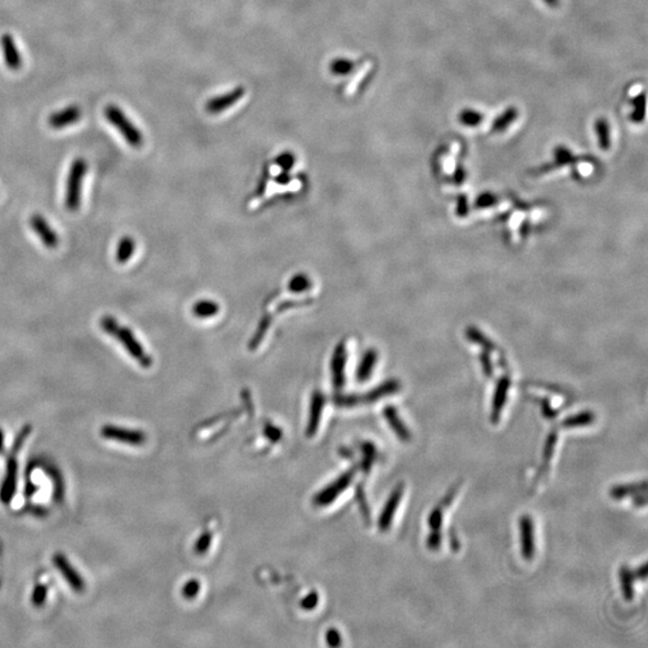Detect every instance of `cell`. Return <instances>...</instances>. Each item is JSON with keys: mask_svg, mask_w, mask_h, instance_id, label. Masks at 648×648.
I'll use <instances>...</instances> for the list:
<instances>
[{"mask_svg": "<svg viewBox=\"0 0 648 648\" xmlns=\"http://www.w3.org/2000/svg\"><path fill=\"white\" fill-rule=\"evenodd\" d=\"M100 327L108 335L113 336L122 344L125 351L134 358L143 368H151L153 365L151 357L146 352L142 344L137 340L130 328L119 324L118 320L113 316L106 315L100 320Z\"/></svg>", "mask_w": 648, "mask_h": 648, "instance_id": "obj_1", "label": "cell"}, {"mask_svg": "<svg viewBox=\"0 0 648 648\" xmlns=\"http://www.w3.org/2000/svg\"><path fill=\"white\" fill-rule=\"evenodd\" d=\"M88 163L84 158H77L72 162L67 174L65 207L69 212L75 213L81 207L83 183L87 174Z\"/></svg>", "mask_w": 648, "mask_h": 648, "instance_id": "obj_2", "label": "cell"}, {"mask_svg": "<svg viewBox=\"0 0 648 648\" xmlns=\"http://www.w3.org/2000/svg\"><path fill=\"white\" fill-rule=\"evenodd\" d=\"M103 115L106 117L107 122L112 124L122 134L129 146L134 148H141L143 146L144 139L142 132L130 119L127 118L122 108L115 105H108L105 108Z\"/></svg>", "mask_w": 648, "mask_h": 648, "instance_id": "obj_3", "label": "cell"}, {"mask_svg": "<svg viewBox=\"0 0 648 648\" xmlns=\"http://www.w3.org/2000/svg\"><path fill=\"white\" fill-rule=\"evenodd\" d=\"M400 382L396 380H389L384 383L381 384L371 391H369L364 395H341L336 396L335 403L340 407H353L360 403H374L378 400L382 399L384 396L395 394L399 391Z\"/></svg>", "mask_w": 648, "mask_h": 648, "instance_id": "obj_4", "label": "cell"}, {"mask_svg": "<svg viewBox=\"0 0 648 648\" xmlns=\"http://www.w3.org/2000/svg\"><path fill=\"white\" fill-rule=\"evenodd\" d=\"M356 475V470H349L345 472L344 475L336 479L335 482L327 486L325 489L320 491L313 498V503L318 507H327L334 502L344 492L348 486L351 485Z\"/></svg>", "mask_w": 648, "mask_h": 648, "instance_id": "obj_5", "label": "cell"}, {"mask_svg": "<svg viewBox=\"0 0 648 648\" xmlns=\"http://www.w3.org/2000/svg\"><path fill=\"white\" fill-rule=\"evenodd\" d=\"M100 434L103 435V439L131 444V446H141L146 441V435L143 431L130 430V429H123V427H115V425H105L100 430Z\"/></svg>", "mask_w": 648, "mask_h": 648, "instance_id": "obj_6", "label": "cell"}, {"mask_svg": "<svg viewBox=\"0 0 648 648\" xmlns=\"http://www.w3.org/2000/svg\"><path fill=\"white\" fill-rule=\"evenodd\" d=\"M30 227L35 232L36 236L39 237L41 243L44 244L45 248L50 250H54L59 245V237L54 228H52L50 222L42 216L41 214H33L32 218L29 220Z\"/></svg>", "mask_w": 648, "mask_h": 648, "instance_id": "obj_7", "label": "cell"}, {"mask_svg": "<svg viewBox=\"0 0 648 648\" xmlns=\"http://www.w3.org/2000/svg\"><path fill=\"white\" fill-rule=\"evenodd\" d=\"M53 563L56 565L57 569L63 575L64 579L66 580L69 586L71 587L75 592L82 593L86 589V582L83 577H81L77 570L74 568V565L69 562L66 556L63 553L57 552L53 556Z\"/></svg>", "mask_w": 648, "mask_h": 648, "instance_id": "obj_8", "label": "cell"}, {"mask_svg": "<svg viewBox=\"0 0 648 648\" xmlns=\"http://www.w3.org/2000/svg\"><path fill=\"white\" fill-rule=\"evenodd\" d=\"M17 475H18V463L15 458V455L12 454L8 458L5 477L0 486V502L5 506L11 503L12 498L16 492Z\"/></svg>", "mask_w": 648, "mask_h": 648, "instance_id": "obj_9", "label": "cell"}, {"mask_svg": "<svg viewBox=\"0 0 648 648\" xmlns=\"http://www.w3.org/2000/svg\"><path fill=\"white\" fill-rule=\"evenodd\" d=\"M403 490H405V486H403V484H399L393 490L390 496L387 499V502L384 504L380 519H378V528L382 532H386V531L390 528L391 522H393L394 516H395L396 509H398V507L400 506V502L403 499Z\"/></svg>", "mask_w": 648, "mask_h": 648, "instance_id": "obj_10", "label": "cell"}, {"mask_svg": "<svg viewBox=\"0 0 648 648\" xmlns=\"http://www.w3.org/2000/svg\"><path fill=\"white\" fill-rule=\"evenodd\" d=\"M520 543H521L522 557L531 561L536 556V538H534V525L528 515H523L520 519Z\"/></svg>", "mask_w": 648, "mask_h": 648, "instance_id": "obj_11", "label": "cell"}, {"mask_svg": "<svg viewBox=\"0 0 648 648\" xmlns=\"http://www.w3.org/2000/svg\"><path fill=\"white\" fill-rule=\"evenodd\" d=\"M244 96H245L244 88L238 87L233 91L226 93V94L212 98L207 103V112L210 115H220L222 112H225L226 110H228L229 107L236 105Z\"/></svg>", "mask_w": 648, "mask_h": 648, "instance_id": "obj_12", "label": "cell"}, {"mask_svg": "<svg viewBox=\"0 0 648 648\" xmlns=\"http://www.w3.org/2000/svg\"><path fill=\"white\" fill-rule=\"evenodd\" d=\"M82 117V111L79 106L71 105V106L65 107L60 111L54 112L48 117V125L54 129L60 130L64 127H70L72 124H76Z\"/></svg>", "mask_w": 648, "mask_h": 648, "instance_id": "obj_13", "label": "cell"}, {"mask_svg": "<svg viewBox=\"0 0 648 648\" xmlns=\"http://www.w3.org/2000/svg\"><path fill=\"white\" fill-rule=\"evenodd\" d=\"M346 360H347L346 347L344 344H339L336 346L332 358V384L337 390L342 389L346 382V376H345Z\"/></svg>", "mask_w": 648, "mask_h": 648, "instance_id": "obj_14", "label": "cell"}, {"mask_svg": "<svg viewBox=\"0 0 648 648\" xmlns=\"http://www.w3.org/2000/svg\"><path fill=\"white\" fill-rule=\"evenodd\" d=\"M510 389V380L508 376H503L499 378L494 390V400H492V407H491V423L497 424L498 420L501 418L503 407L507 403L508 393Z\"/></svg>", "mask_w": 648, "mask_h": 648, "instance_id": "obj_15", "label": "cell"}, {"mask_svg": "<svg viewBox=\"0 0 648 648\" xmlns=\"http://www.w3.org/2000/svg\"><path fill=\"white\" fill-rule=\"evenodd\" d=\"M0 46H1V51H3L5 65L10 70H13V71L18 70L22 66V57H21L20 51L17 48L15 39L10 34H4L0 39Z\"/></svg>", "mask_w": 648, "mask_h": 648, "instance_id": "obj_16", "label": "cell"}, {"mask_svg": "<svg viewBox=\"0 0 648 648\" xmlns=\"http://www.w3.org/2000/svg\"><path fill=\"white\" fill-rule=\"evenodd\" d=\"M324 403L325 399L320 391L316 390L311 396V405H310V413H308V427H306V435L308 437H313L318 430L320 427V418L323 413Z\"/></svg>", "mask_w": 648, "mask_h": 648, "instance_id": "obj_17", "label": "cell"}, {"mask_svg": "<svg viewBox=\"0 0 648 648\" xmlns=\"http://www.w3.org/2000/svg\"><path fill=\"white\" fill-rule=\"evenodd\" d=\"M383 415L387 423L390 425L391 430L394 431L395 435L398 436V439L403 442H410L412 439L411 431L408 430V427L400 418L396 408L394 406H386Z\"/></svg>", "mask_w": 648, "mask_h": 648, "instance_id": "obj_18", "label": "cell"}, {"mask_svg": "<svg viewBox=\"0 0 648 648\" xmlns=\"http://www.w3.org/2000/svg\"><path fill=\"white\" fill-rule=\"evenodd\" d=\"M377 359H378V354L376 352V349H369L368 352L364 354L357 369V380L359 382H366L371 377Z\"/></svg>", "mask_w": 648, "mask_h": 648, "instance_id": "obj_19", "label": "cell"}, {"mask_svg": "<svg viewBox=\"0 0 648 648\" xmlns=\"http://www.w3.org/2000/svg\"><path fill=\"white\" fill-rule=\"evenodd\" d=\"M646 491H647V482L644 480V482H634V484H628V485L613 486V489L610 490V497L616 499V501H620L623 498L635 496V494L646 492Z\"/></svg>", "mask_w": 648, "mask_h": 648, "instance_id": "obj_20", "label": "cell"}, {"mask_svg": "<svg viewBox=\"0 0 648 648\" xmlns=\"http://www.w3.org/2000/svg\"><path fill=\"white\" fill-rule=\"evenodd\" d=\"M136 250V241L132 237H123L119 241L115 250V260L119 265H125L134 256Z\"/></svg>", "mask_w": 648, "mask_h": 648, "instance_id": "obj_21", "label": "cell"}, {"mask_svg": "<svg viewBox=\"0 0 648 648\" xmlns=\"http://www.w3.org/2000/svg\"><path fill=\"white\" fill-rule=\"evenodd\" d=\"M594 130L597 134L598 143L603 151H609L611 146V127L605 118H598L594 124Z\"/></svg>", "mask_w": 648, "mask_h": 648, "instance_id": "obj_22", "label": "cell"}, {"mask_svg": "<svg viewBox=\"0 0 648 648\" xmlns=\"http://www.w3.org/2000/svg\"><path fill=\"white\" fill-rule=\"evenodd\" d=\"M518 117V108L516 107H508L506 111H503L501 115H498L497 118L494 119V124H492V131L494 132L506 131L511 124L514 123Z\"/></svg>", "mask_w": 648, "mask_h": 648, "instance_id": "obj_23", "label": "cell"}, {"mask_svg": "<svg viewBox=\"0 0 648 648\" xmlns=\"http://www.w3.org/2000/svg\"><path fill=\"white\" fill-rule=\"evenodd\" d=\"M596 415L591 411L580 412L577 415H569L562 422V427L565 429H573V427H587L594 423Z\"/></svg>", "mask_w": 648, "mask_h": 648, "instance_id": "obj_24", "label": "cell"}, {"mask_svg": "<svg viewBox=\"0 0 648 648\" xmlns=\"http://www.w3.org/2000/svg\"><path fill=\"white\" fill-rule=\"evenodd\" d=\"M620 584H622V592L625 601H632L634 598V574L628 567H622L620 570Z\"/></svg>", "mask_w": 648, "mask_h": 648, "instance_id": "obj_25", "label": "cell"}, {"mask_svg": "<svg viewBox=\"0 0 648 648\" xmlns=\"http://www.w3.org/2000/svg\"><path fill=\"white\" fill-rule=\"evenodd\" d=\"M219 310L220 308L215 301H201L194 305L192 313L198 318H210V317L218 315Z\"/></svg>", "mask_w": 648, "mask_h": 648, "instance_id": "obj_26", "label": "cell"}, {"mask_svg": "<svg viewBox=\"0 0 648 648\" xmlns=\"http://www.w3.org/2000/svg\"><path fill=\"white\" fill-rule=\"evenodd\" d=\"M482 120H484V115L482 112L472 110V108H465L458 115V122L463 124V127H478L482 123Z\"/></svg>", "mask_w": 648, "mask_h": 648, "instance_id": "obj_27", "label": "cell"}, {"mask_svg": "<svg viewBox=\"0 0 648 648\" xmlns=\"http://www.w3.org/2000/svg\"><path fill=\"white\" fill-rule=\"evenodd\" d=\"M632 103L634 106V111L630 115V119L634 123H641L646 115V94L644 93L639 94L635 99L632 100Z\"/></svg>", "mask_w": 648, "mask_h": 648, "instance_id": "obj_28", "label": "cell"}, {"mask_svg": "<svg viewBox=\"0 0 648 648\" xmlns=\"http://www.w3.org/2000/svg\"><path fill=\"white\" fill-rule=\"evenodd\" d=\"M574 161L575 160H574L572 151L568 148H565V146H560L555 151V163L549 165L548 170H552V167H563L565 165L573 163Z\"/></svg>", "mask_w": 648, "mask_h": 648, "instance_id": "obj_29", "label": "cell"}, {"mask_svg": "<svg viewBox=\"0 0 648 648\" xmlns=\"http://www.w3.org/2000/svg\"><path fill=\"white\" fill-rule=\"evenodd\" d=\"M354 66L356 65L351 60L337 58V59L332 60V64H330V71L334 75L346 76L353 71Z\"/></svg>", "mask_w": 648, "mask_h": 648, "instance_id": "obj_30", "label": "cell"}, {"mask_svg": "<svg viewBox=\"0 0 648 648\" xmlns=\"http://www.w3.org/2000/svg\"><path fill=\"white\" fill-rule=\"evenodd\" d=\"M270 322H272V318L269 316H265L262 318L261 322H260V325H258V332L253 335V340L250 342V349H255V348H258V346H260L262 340L265 339V334L268 332Z\"/></svg>", "mask_w": 648, "mask_h": 648, "instance_id": "obj_31", "label": "cell"}, {"mask_svg": "<svg viewBox=\"0 0 648 648\" xmlns=\"http://www.w3.org/2000/svg\"><path fill=\"white\" fill-rule=\"evenodd\" d=\"M289 289L293 293L305 292V291L311 289V280L306 275H303V274L296 275L289 281Z\"/></svg>", "mask_w": 648, "mask_h": 648, "instance_id": "obj_32", "label": "cell"}, {"mask_svg": "<svg viewBox=\"0 0 648 648\" xmlns=\"http://www.w3.org/2000/svg\"><path fill=\"white\" fill-rule=\"evenodd\" d=\"M47 596V586L44 585V584H37V585L34 587V589H33L30 601H32V604L34 605L35 608H41V606H44L45 603H46Z\"/></svg>", "mask_w": 648, "mask_h": 648, "instance_id": "obj_33", "label": "cell"}, {"mask_svg": "<svg viewBox=\"0 0 648 648\" xmlns=\"http://www.w3.org/2000/svg\"><path fill=\"white\" fill-rule=\"evenodd\" d=\"M213 542V536L209 532H204L201 537L198 538L197 542L195 544L194 551L197 555H204L209 550L210 545Z\"/></svg>", "mask_w": 648, "mask_h": 648, "instance_id": "obj_34", "label": "cell"}, {"mask_svg": "<svg viewBox=\"0 0 648 648\" xmlns=\"http://www.w3.org/2000/svg\"><path fill=\"white\" fill-rule=\"evenodd\" d=\"M364 455H365V458L363 461V470L365 472H368L371 468L372 463L376 458V455H377V451H376V448L372 443H365L363 447Z\"/></svg>", "mask_w": 648, "mask_h": 648, "instance_id": "obj_35", "label": "cell"}, {"mask_svg": "<svg viewBox=\"0 0 648 648\" xmlns=\"http://www.w3.org/2000/svg\"><path fill=\"white\" fill-rule=\"evenodd\" d=\"M467 336L470 337V340L473 341L475 344L482 345V347H485V349H492L494 348V345L491 344L490 341L487 340L485 336L479 332L478 329H468L467 330Z\"/></svg>", "mask_w": 648, "mask_h": 648, "instance_id": "obj_36", "label": "cell"}, {"mask_svg": "<svg viewBox=\"0 0 648 648\" xmlns=\"http://www.w3.org/2000/svg\"><path fill=\"white\" fill-rule=\"evenodd\" d=\"M199 589H201L199 582L192 579V580L186 582L185 585L183 586V597L186 598V599H194L195 597H197Z\"/></svg>", "mask_w": 648, "mask_h": 648, "instance_id": "obj_37", "label": "cell"}, {"mask_svg": "<svg viewBox=\"0 0 648 648\" xmlns=\"http://www.w3.org/2000/svg\"><path fill=\"white\" fill-rule=\"evenodd\" d=\"M556 442H557V432H556V431H552V432H550V435L548 436L545 448H544V460H545V463H549L551 458H552L553 451H555V447H556Z\"/></svg>", "mask_w": 648, "mask_h": 648, "instance_id": "obj_38", "label": "cell"}, {"mask_svg": "<svg viewBox=\"0 0 648 648\" xmlns=\"http://www.w3.org/2000/svg\"><path fill=\"white\" fill-rule=\"evenodd\" d=\"M443 525V511L441 508H435L429 515V527L431 531H439Z\"/></svg>", "mask_w": 648, "mask_h": 648, "instance_id": "obj_39", "label": "cell"}, {"mask_svg": "<svg viewBox=\"0 0 648 648\" xmlns=\"http://www.w3.org/2000/svg\"><path fill=\"white\" fill-rule=\"evenodd\" d=\"M441 544H442V534L439 533V531H432L427 539V548L435 551L441 548Z\"/></svg>", "mask_w": 648, "mask_h": 648, "instance_id": "obj_40", "label": "cell"}, {"mask_svg": "<svg viewBox=\"0 0 648 648\" xmlns=\"http://www.w3.org/2000/svg\"><path fill=\"white\" fill-rule=\"evenodd\" d=\"M496 202H497L496 196L490 194V192H486V194H482L479 196L478 199L475 202V206L478 207V208H487V207L494 206Z\"/></svg>", "mask_w": 648, "mask_h": 648, "instance_id": "obj_41", "label": "cell"}, {"mask_svg": "<svg viewBox=\"0 0 648 648\" xmlns=\"http://www.w3.org/2000/svg\"><path fill=\"white\" fill-rule=\"evenodd\" d=\"M317 604H318V594L316 592H311L308 594L301 603V608L306 610V611L315 609Z\"/></svg>", "mask_w": 648, "mask_h": 648, "instance_id": "obj_42", "label": "cell"}, {"mask_svg": "<svg viewBox=\"0 0 648 648\" xmlns=\"http://www.w3.org/2000/svg\"><path fill=\"white\" fill-rule=\"evenodd\" d=\"M325 640H327V644L332 647H337L341 644V635L340 632H337L336 629L332 628L329 629L327 634H325Z\"/></svg>", "mask_w": 648, "mask_h": 648, "instance_id": "obj_43", "label": "cell"}, {"mask_svg": "<svg viewBox=\"0 0 648 648\" xmlns=\"http://www.w3.org/2000/svg\"><path fill=\"white\" fill-rule=\"evenodd\" d=\"M265 434L268 437L269 441H272V442H277L281 439V436H282L280 429H277L274 425H267L265 429Z\"/></svg>", "mask_w": 648, "mask_h": 648, "instance_id": "obj_44", "label": "cell"}, {"mask_svg": "<svg viewBox=\"0 0 648 648\" xmlns=\"http://www.w3.org/2000/svg\"><path fill=\"white\" fill-rule=\"evenodd\" d=\"M294 161H296L294 156L292 154H289V153L281 155L277 160V165H280L284 170H289L294 165Z\"/></svg>", "mask_w": 648, "mask_h": 648, "instance_id": "obj_45", "label": "cell"}, {"mask_svg": "<svg viewBox=\"0 0 648 648\" xmlns=\"http://www.w3.org/2000/svg\"><path fill=\"white\" fill-rule=\"evenodd\" d=\"M456 213H458L460 218H463L465 215H467L468 213V203H467L466 196L461 195L460 197L458 198V208H456Z\"/></svg>", "mask_w": 648, "mask_h": 648, "instance_id": "obj_46", "label": "cell"}, {"mask_svg": "<svg viewBox=\"0 0 648 648\" xmlns=\"http://www.w3.org/2000/svg\"><path fill=\"white\" fill-rule=\"evenodd\" d=\"M480 363H482V371L485 374L487 377H490L492 375V365H491L490 358H489V354L487 353H482L480 356Z\"/></svg>", "mask_w": 648, "mask_h": 648, "instance_id": "obj_47", "label": "cell"}, {"mask_svg": "<svg viewBox=\"0 0 648 648\" xmlns=\"http://www.w3.org/2000/svg\"><path fill=\"white\" fill-rule=\"evenodd\" d=\"M634 577H635V579H639L641 582H644V580H646V577H647V565H646V563H644V565H640L639 568L635 569Z\"/></svg>", "mask_w": 648, "mask_h": 648, "instance_id": "obj_48", "label": "cell"}, {"mask_svg": "<svg viewBox=\"0 0 648 648\" xmlns=\"http://www.w3.org/2000/svg\"><path fill=\"white\" fill-rule=\"evenodd\" d=\"M634 506L635 507H644L646 503H647V496H646V492H641V494H635L634 497Z\"/></svg>", "mask_w": 648, "mask_h": 648, "instance_id": "obj_49", "label": "cell"}, {"mask_svg": "<svg viewBox=\"0 0 648 648\" xmlns=\"http://www.w3.org/2000/svg\"><path fill=\"white\" fill-rule=\"evenodd\" d=\"M465 177H466V172L463 167H458V170H455L454 182L456 184H461L465 180Z\"/></svg>", "mask_w": 648, "mask_h": 648, "instance_id": "obj_50", "label": "cell"}, {"mask_svg": "<svg viewBox=\"0 0 648 648\" xmlns=\"http://www.w3.org/2000/svg\"><path fill=\"white\" fill-rule=\"evenodd\" d=\"M543 412H544V415H545L549 420H553L555 415H556V413L552 411V408L550 406L549 403H546V401L543 403Z\"/></svg>", "mask_w": 648, "mask_h": 648, "instance_id": "obj_51", "label": "cell"}, {"mask_svg": "<svg viewBox=\"0 0 648 648\" xmlns=\"http://www.w3.org/2000/svg\"><path fill=\"white\" fill-rule=\"evenodd\" d=\"M455 494H456V489H453V490H451V492H449V494H448L447 496L444 497V499H443L442 506H451V503L453 502V499H454Z\"/></svg>", "mask_w": 648, "mask_h": 648, "instance_id": "obj_52", "label": "cell"}, {"mask_svg": "<svg viewBox=\"0 0 648 648\" xmlns=\"http://www.w3.org/2000/svg\"><path fill=\"white\" fill-rule=\"evenodd\" d=\"M549 8H558L560 6V0H543Z\"/></svg>", "mask_w": 648, "mask_h": 648, "instance_id": "obj_53", "label": "cell"}, {"mask_svg": "<svg viewBox=\"0 0 648 648\" xmlns=\"http://www.w3.org/2000/svg\"><path fill=\"white\" fill-rule=\"evenodd\" d=\"M277 182L280 183V184H287L289 182V177L287 174H280L277 178Z\"/></svg>", "mask_w": 648, "mask_h": 648, "instance_id": "obj_54", "label": "cell"}, {"mask_svg": "<svg viewBox=\"0 0 648 648\" xmlns=\"http://www.w3.org/2000/svg\"><path fill=\"white\" fill-rule=\"evenodd\" d=\"M4 451V431L0 429V453Z\"/></svg>", "mask_w": 648, "mask_h": 648, "instance_id": "obj_55", "label": "cell"}]
</instances>
